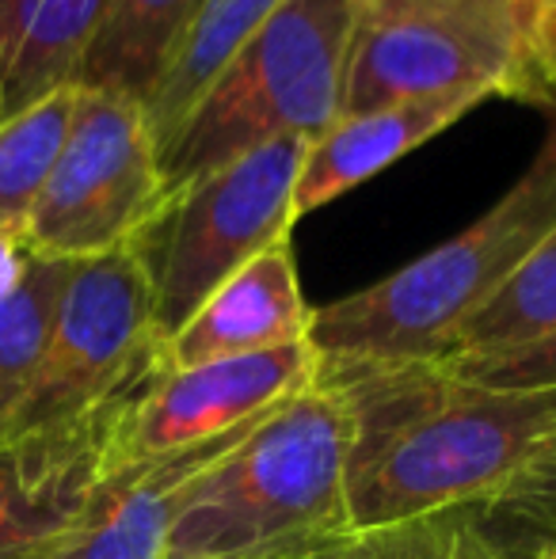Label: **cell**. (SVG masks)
I'll return each instance as SVG.
<instances>
[{
  "label": "cell",
  "mask_w": 556,
  "mask_h": 559,
  "mask_svg": "<svg viewBox=\"0 0 556 559\" xmlns=\"http://www.w3.org/2000/svg\"><path fill=\"white\" fill-rule=\"evenodd\" d=\"M202 0H107L76 88L115 92L145 107Z\"/></svg>",
  "instance_id": "2e32d148"
},
{
  "label": "cell",
  "mask_w": 556,
  "mask_h": 559,
  "mask_svg": "<svg viewBox=\"0 0 556 559\" xmlns=\"http://www.w3.org/2000/svg\"><path fill=\"white\" fill-rule=\"evenodd\" d=\"M553 540H556V537H553Z\"/></svg>",
  "instance_id": "4316f807"
},
{
  "label": "cell",
  "mask_w": 556,
  "mask_h": 559,
  "mask_svg": "<svg viewBox=\"0 0 556 559\" xmlns=\"http://www.w3.org/2000/svg\"><path fill=\"white\" fill-rule=\"evenodd\" d=\"M442 366L461 381L484 384V389H556V332L519 350L488 354V358H442Z\"/></svg>",
  "instance_id": "44dd1931"
},
{
  "label": "cell",
  "mask_w": 556,
  "mask_h": 559,
  "mask_svg": "<svg viewBox=\"0 0 556 559\" xmlns=\"http://www.w3.org/2000/svg\"><path fill=\"white\" fill-rule=\"evenodd\" d=\"M164 202L168 187L145 107L115 92L76 88L66 145L23 236L35 255L96 259L130 248Z\"/></svg>",
  "instance_id": "ba28073f"
},
{
  "label": "cell",
  "mask_w": 556,
  "mask_h": 559,
  "mask_svg": "<svg viewBox=\"0 0 556 559\" xmlns=\"http://www.w3.org/2000/svg\"><path fill=\"white\" fill-rule=\"evenodd\" d=\"M312 309L301 297L289 240H279L199 305L191 320L164 343L168 366L187 369L202 361L240 358V354L279 350L305 343Z\"/></svg>",
  "instance_id": "7c38bea8"
},
{
  "label": "cell",
  "mask_w": 556,
  "mask_h": 559,
  "mask_svg": "<svg viewBox=\"0 0 556 559\" xmlns=\"http://www.w3.org/2000/svg\"><path fill=\"white\" fill-rule=\"evenodd\" d=\"M351 27L355 0H286L161 148L168 199L271 141H317L343 115Z\"/></svg>",
  "instance_id": "277c9868"
},
{
  "label": "cell",
  "mask_w": 556,
  "mask_h": 559,
  "mask_svg": "<svg viewBox=\"0 0 556 559\" xmlns=\"http://www.w3.org/2000/svg\"><path fill=\"white\" fill-rule=\"evenodd\" d=\"M286 0H202L187 23L184 38L171 50L153 96L145 99L149 130L156 148L168 145L171 133L184 126L202 92L214 84V76L237 58V50L279 12Z\"/></svg>",
  "instance_id": "9a60e30c"
},
{
  "label": "cell",
  "mask_w": 556,
  "mask_h": 559,
  "mask_svg": "<svg viewBox=\"0 0 556 559\" xmlns=\"http://www.w3.org/2000/svg\"><path fill=\"white\" fill-rule=\"evenodd\" d=\"M438 545V518L412 525H393V530L347 533L340 540L312 548V552L289 559H435Z\"/></svg>",
  "instance_id": "7402d4cb"
},
{
  "label": "cell",
  "mask_w": 556,
  "mask_h": 559,
  "mask_svg": "<svg viewBox=\"0 0 556 559\" xmlns=\"http://www.w3.org/2000/svg\"><path fill=\"white\" fill-rule=\"evenodd\" d=\"M317 366L309 338L187 369L164 366L122 430L119 468L252 427L309 389L317 381Z\"/></svg>",
  "instance_id": "9c48e42d"
},
{
  "label": "cell",
  "mask_w": 556,
  "mask_h": 559,
  "mask_svg": "<svg viewBox=\"0 0 556 559\" xmlns=\"http://www.w3.org/2000/svg\"><path fill=\"white\" fill-rule=\"evenodd\" d=\"M435 559H507V556L481 530V522H473L465 510H453V514L438 518Z\"/></svg>",
  "instance_id": "cb8c5ba5"
},
{
  "label": "cell",
  "mask_w": 556,
  "mask_h": 559,
  "mask_svg": "<svg viewBox=\"0 0 556 559\" xmlns=\"http://www.w3.org/2000/svg\"><path fill=\"white\" fill-rule=\"evenodd\" d=\"M527 50L545 96L556 99V0H514Z\"/></svg>",
  "instance_id": "603a6c76"
},
{
  "label": "cell",
  "mask_w": 556,
  "mask_h": 559,
  "mask_svg": "<svg viewBox=\"0 0 556 559\" xmlns=\"http://www.w3.org/2000/svg\"><path fill=\"white\" fill-rule=\"evenodd\" d=\"M481 104H488V96H481V92H453V96L409 99V104L340 115L317 141L305 145L294 214H312L340 194L363 187L366 179L381 176L401 156L416 153L419 145L450 130Z\"/></svg>",
  "instance_id": "4fadbf2b"
},
{
  "label": "cell",
  "mask_w": 556,
  "mask_h": 559,
  "mask_svg": "<svg viewBox=\"0 0 556 559\" xmlns=\"http://www.w3.org/2000/svg\"><path fill=\"white\" fill-rule=\"evenodd\" d=\"M556 225V122L534 164L473 225L401 271L312 309L320 366L442 361L461 328L499 294L514 266Z\"/></svg>",
  "instance_id": "3957f363"
},
{
  "label": "cell",
  "mask_w": 556,
  "mask_h": 559,
  "mask_svg": "<svg viewBox=\"0 0 556 559\" xmlns=\"http://www.w3.org/2000/svg\"><path fill=\"white\" fill-rule=\"evenodd\" d=\"M252 427L111 472L58 533L0 559H164V537L191 484Z\"/></svg>",
  "instance_id": "8fae6325"
},
{
  "label": "cell",
  "mask_w": 556,
  "mask_h": 559,
  "mask_svg": "<svg viewBox=\"0 0 556 559\" xmlns=\"http://www.w3.org/2000/svg\"><path fill=\"white\" fill-rule=\"evenodd\" d=\"M530 559H556V540H549V545H542Z\"/></svg>",
  "instance_id": "484cf974"
},
{
  "label": "cell",
  "mask_w": 556,
  "mask_h": 559,
  "mask_svg": "<svg viewBox=\"0 0 556 559\" xmlns=\"http://www.w3.org/2000/svg\"><path fill=\"white\" fill-rule=\"evenodd\" d=\"M76 88L43 99L31 111L0 122V228L23 233L46 187L54 160L66 145Z\"/></svg>",
  "instance_id": "d6986e66"
},
{
  "label": "cell",
  "mask_w": 556,
  "mask_h": 559,
  "mask_svg": "<svg viewBox=\"0 0 556 559\" xmlns=\"http://www.w3.org/2000/svg\"><path fill=\"white\" fill-rule=\"evenodd\" d=\"M31 259H35V251H31L27 236L4 233V228H0V297H8L15 286H20Z\"/></svg>",
  "instance_id": "d4e9b609"
},
{
  "label": "cell",
  "mask_w": 556,
  "mask_h": 559,
  "mask_svg": "<svg viewBox=\"0 0 556 559\" xmlns=\"http://www.w3.org/2000/svg\"><path fill=\"white\" fill-rule=\"evenodd\" d=\"M305 145L301 138H282L191 179L134 240L153 286V328L164 343L240 266L289 240Z\"/></svg>",
  "instance_id": "8992f818"
},
{
  "label": "cell",
  "mask_w": 556,
  "mask_h": 559,
  "mask_svg": "<svg viewBox=\"0 0 556 559\" xmlns=\"http://www.w3.org/2000/svg\"><path fill=\"white\" fill-rule=\"evenodd\" d=\"M453 92L549 99L514 0H355L343 115Z\"/></svg>",
  "instance_id": "5b68a950"
},
{
  "label": "cell",
  "mask_w": 556,
  "mask_h": 559,
  "mask_svg": "<svg viewBox=\"0 0 556 559\" xmlns=\"http://www.w3.org/2000/svg\"><path fill=\"white\" fill-rule=\"evenodd\" d=\"M556 332V225L514 266L499 294L469 320L446 358H488Z\"/></svg>",
  "instance_id": "e0dca14e"
},
{
  "label": "cell",
  "mask_w": 556,
  "mask_h": 559,
  "mask_svg": "<svg viewBox=\"0 0 556 559\" xmlns=\"http://www.w3.org/2000/svg\"><path fill=\"white\" fill-rule=\"evenodd\" d=\"M107 0H0V122L81 84Z\"/></svg>",
  "instance_id": "5bb4252c"
},
{
  "label": "cell",
  "mask_w": 556,
  "mask_h": 559,
  "mask_svg": "<svg viewBox=\"0 0 556 559\" xmlns=\"http://www.w3.org/2000/svg\"><path fill=\"white\" fill-rule=\"evenodd\" d=\"M168 358L88 419L23 438H0V556L58 533L111 472L119 438Z\"/></svg>",
  "instance_id": "30bf717a"
},
{
  "label": "cell",
  "mask_w": 556,
  "mask_h": 559,
  "mask_svg": "<svg viewBox=\"0 0 556 559\" xmlns=\"http://www.w3.org/2000/svg\"><path fill=\"white\" fill-rule=\"evenodd\" d=\"M69 259L35 255L23 282L8 297H0V435L20 407L38 358L50 338L58 297L69 278Z\"/></svg>",
  "instance_id": "ac0fdd59"
},
{
  "label": "cell",
  "mask_w": 556,
  "mask_h": 559,
  "mask_svg": "<svg viewBox=\"0 0 556 559\" xmlns=\"http://www.w3.org/2000/svg\"><path fill=\"white\" fill-rule=\"evenodd\" d=\"M168 358L153 328V286L138 248L69 266L50 338L0 438H23L88 419Z\"/></svg>",
  "instance_id": "52a82bcc"
},
{
  "label": "cell",
  "mask_w": 556,
  "mask_h": 559,
  "mask_svg": "<svg viewBox=\"0 0 556 559\" xmlns=\"http://www.w3.org/2000/svg\"><path fill=\"white\" fill-rule=\"evenodd\" d=\"M484 522L496 530H511L519 537H534V552L556 537V435L553 442L488 502L481 507ZM484 525V530H488Z\"/></svg>",
  "instance_id": "ffe728a7"
},
{
  "label": "cell",
  "mask_w": 556,
  "mask_h": 559,
  "mask_svg": "<svg viewBox=\"0 0 556 559\" xmlns=\"http://www.w3.org/2000/svg\"><path fill=\"white\" fill-rule=\"evenodd\" d=\"M351 423V530L488 507L556 435V389H484L442 361L317 366Z\"/></svg>",
  "instance_id": "6da1fadb"
},
{
  "label": "cell",
  "mask_w": 556,
  "mask_h": 559,
  "mask_svg": "<svg viewBox=\"0 0 556 559\" xmlns=\"http://www.w3.org/2000/svg\"><path fill=\"white\" fill-rule=\"evenodd\" d=\"M347 453V407L317 377L194 479L164 559H289L355 533Z\"/></svg>",
  "instance_id": "7a4b0ae2"
}]
</instances>
